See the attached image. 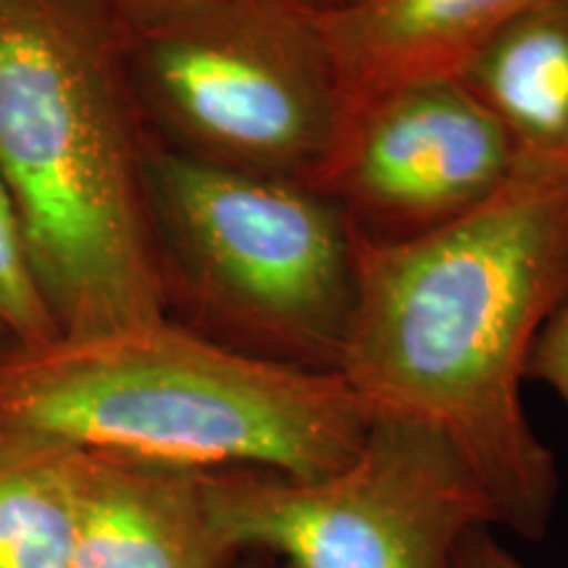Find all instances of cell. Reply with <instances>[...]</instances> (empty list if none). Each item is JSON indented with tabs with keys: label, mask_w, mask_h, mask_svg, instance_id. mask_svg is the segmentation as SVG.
I'll list each match as a JSON object with an SVG mask.
<instances>
[{
	"label": "cell",
	"mask_w": 568,
	"mask_h": 568,
	"mask_svg": "<svg viewBox=\"0 0 568 568\" xmlns=\"http://www.w3.org/2000/svg\"><path fill=\"white\" fill-rule=\"evenodd\" d=\"M105 0H0V176L61 337L166 318Z\"/></svg>",
	"instance_id": "obj_3"
},
{
	"label": "cell",
	"mask_w": 568,
	"mask_h": 568,
	"mask_svg": "<svg viewBox=\"0 0 568 568\" xmlns=\"http://www.w3.org/2000/svg\"><path fill=\"white\" fill-rule=\"evenodd\" d=\"M456 568H529L514 550L493 535V527H479L458 548Z\"/></svg>",
	"instance_id": "obj_14"
},
{
	"label": "cell",
	"mask_w": 568,
	"mask_h": 568,
	"mask_svg": "<svg viewBox=\"0 0 568 568\" xmlns=\"http://www.w3.org/2000/svg\"><path fill=\"white\" fill-rule=\"evenodd\" d=\"M111 6H132V3H155V0H105Z\"/></svg>",
	"instance_id": "obj_17"
},
{
	"label": "cell",
	"mask_w": 568,
	"mask_h": 568,
	"mask_svg": "<svg viewBox=\"0 0 568 568\" xmlns=\"http://www.w3.org/2000/svg\"><path fill=\"white\" fill-rule=\"evenodd\" d=\"M527 379L550 387L568 408V293L531 347Z\"/></svg>",
	"instance_id": "obj_13"
},
{
	"label": "cell",
	"mask_w": 568,
	"mask_h": 568,
	"mask_svg": "<svg viewBox=\"0 0 568 568\" xmlns=\"http://www.w3.org/2000/svg\"><path fill=\"white\" fill-rule=\"evenodd\" d=\"M224 548L284 568H456L460 542L497 527L460 453L432 426L374 414L364 445L326 477L266 468L205 471Z\"/></svg>",
	"instance_id": "obj_6"
},
{
	"label": "cell",
	"mask_w": 568,
	"mask_h": 568,
	"mask_svg": "<svg viewBox=\"0 0 568 568\" xmlns=\"http://www.w3.org/2000/svg\"><path fill=\"white\" fill-rule=\"evenodd\" d=\"M535 0H353L316 13L347 111L410 84L458 80Z\"/></svg>",
	"instance_id": "obj_9"
},
{
	"label": "cell",
	"mask_w": 568,
	"mask_h": 568,
	"mask_svg": "<svg viewBox=\"0 0 568 568\" xmlns=\"http://www.w3.org/2000/svg\"><path fill=\"white\" fill-rule=\"evenodd\" d=\"M153 232L193 284L211 339L274 364L339 374L358 284V234L311 184L180 151L145 159Z\"/></svg>",
	"instance_id": "obj_4"
},
{
	"label": "cell",
	"mask_w": 568,
	"mask_h": 568,
	"mask_svg": "<svg viewBox=\"0 0 568 568\" xmlns=\"http://www.w3.org/2000/svg\"><path fill=\"white\" fill-rule=\"evenodd\" d=\"M287 3L301 6V9L311 13H329V11L343 9L347 3H353V0H287Z\"/></svg>",
	"instance_id": "obj_16"
},
{
	"label": "cell",
	"mask_w": 568,
	"mask_h": 568,
	"mask_svg": "<svg viewBox=\"0 0 568 568\" xmlns=\"http://www.w3.org/2000/svg\"><path fill=\"white\" fill-rule=\"evenodd\" d=\"M368 424L339 374L255 358L169 318L0 358V435L148 464L314 479L358 453Z\"/></svg>",
	"instance_id": "obj_2"
},
{
	"label": "cell",
	"mask_w": 568,
	"mask_h": 568,
	"mask_svg": "<svg viewBox=\"0 0 568 568\" xmlns=\"http://www.w3.org/2000/svg\"><path fill=\"white\" fill-rule=\"evenodd\" d=\"M226 568H284L280 560L266 556V552H240Z\"/></svg>",
	"instance_id": "obj_15"
},
{
	"label": "cell",
	"mask_w": 568,
	"mask_h": 568,
	"mask_svg": "<svg viewBox=\"0 0 568 568\" xmlns=\"http://www.w3.org/2000/svg\"><path fill=\"white\" fill-rule=\"evenodd\" d=\"M516 169L493 113L460 80H439L347 111L314 187L361 240L400 243L479 209Z\"/></svg>",
	"instance_id": "obj_7"
},
{
	"label": "cell",
	"mask_w": 568,
	"mask_h": 568,
	"mask_svg": "<svg viewBox=\"0 0 568 568\" xmlns=\"http://www.w3.org/2000/svg\"><path fill=\"white\" fill-rule=\"evenodd\" d=\"M497 119L518 169L568 174V0H535L458 77Z\"/></svg>",
	"instance_id": "obj_10"
},
{
	"label": "cell",
	"mask_w": 568,
	"mask_h": 568,
	"mask_svg": "<svg viewBox=\"0 0 568 568\" xmlns=\"http://www.w3.org/2000/svg\"><path fill=\"white\" fill-rule=\"evenodd\" d=\"M71 568H226L205 471L71 447Z\"/></svg>",
	"instance_id": "obj_8"
},
{
	"label": "cell",
	"mask_w": 568,
	"mask_h": 568,
	"mask_svg": "<svg viewBox=\"0 0 568 568\" xmlns=\"http://www.w3.org/2000/svg\"><path fill=\"white\" fill-rule=\"evenodd\" d=\"M0 326L17 347H38L59 339L51 308L32 268L17 205L0 176Z\"/></svg>",
	"instance_id": "obj_12"
},
{
	"label": "cell",
	"mask_w": 568,
	"mask_h": 568,
	"mask_svg": "<svg viewBox=\"0 0 568 568\" xmlns=\"http://www.w3.org/2000/svg\"><path fill=\"white\" fill-rule=\"evenodd\" d=\"M6 339H11V337H9V332H6L3 326H0V358H3V355L9 353V351H6Z\"/></svg>",
	"instance_id": "obj_18"
},
{
	"label": "cell",
	"mask_w": 568,
	"mask_h": 568,
	"mask_svg": "<svg viewBox=\"0 0 568 568\" xmlns=\"http://www.w3.org/2000/svg\"><path fill=\"white\" fill-rule=\"evenodd\" d=\"M71 447L0 435V568H71Z\"/></svg>",
	"instance_id": "obj_11"
},
{
	"label": "cell",
	"mask_w": 568,
	"mask_h": 568,
	"mask_svg": "<svg viewBox=\"0 0 568 568\" xmlns=\"http://www.w3.org/2000/svg\"><path fill=\"white\" fill-rule=\"evenodd\" d=\"M568 293V174L516 169L456 222L400 243L358 237L339 376L364 406L437 429L493 503L497 527L542 539L556 453L521 400L531 347Z\"/></svg>",
	"instance_id": "obj_1"
},
{
	"label": "cell",
	"mask_w": 568,
	"mask_h": 568,
	"mask_svg": "<svg viewBox=\"0 0 568 568\" xmlns=\"http://www.w3.org/2000/svg\"><path fill=\"white\" fill-rule=\"evenodd\" d=\"M142 88L193 159L314 187L347 116L316 13L287 0L113 6Z\"/></svg>",
	"instance_id": "obj_5"
}]
</instances>
